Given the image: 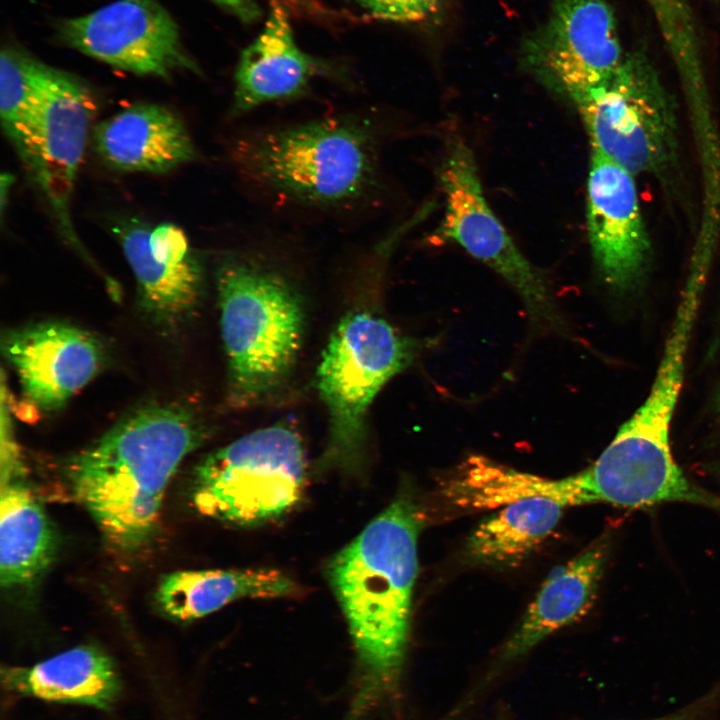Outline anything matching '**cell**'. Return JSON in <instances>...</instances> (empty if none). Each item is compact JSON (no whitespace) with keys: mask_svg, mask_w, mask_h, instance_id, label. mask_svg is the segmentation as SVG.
<instances>
[{"mask_svg":"<svg viewBox=\"0 0 720 720\" xmlns=\"http://www.w3.org/2000/svg\"><path fill=\"white\" fill-rule=\"evenodd\" d=\"M383 135L376 112H342L251 130L233 155L249 188L269 202L346 212L376 200Z\"/></svg>","mask_w":720,"mask_h":720,"instance_id":"obj_1","label":"cell"},{"mask_svg":"<svg viewBox=\"0 0 720 720\" xmlns=\"http://www.w3.org/2000/svg\"><path fill=\"white\" fill-rule=\"evenodd\" d=\"M419 507L399 497L329 562L360 669L354 713L397 681L405 658L418 570Z\"/></svg>","mask_w":720,"mask_h":720,"instance_id":"obj_2","label":"cell"},{"mask_svg":"<svg viewBox=\"0 0 720 720\" xmlns=\"http://www.w3.org/2000/svg\"><path fill=\"white\" fill-rule=\"evenodd\" d=\"M202 440L198 419L185 408L138 410L71 459L74 495L112 544L136 548L156 530L172 476Z\"/></svg>","mask_w":720,"mask_h":720,"instance_id":"obj_3","label":"cell"},{"mask_svg":"<svg viewBox=\"0 0 720 720\" xmlns=\"http://www.w3.org/2000/svg\"><path fill=\"white\" fill-rule=\"evenodd\" d=\"M220 327L233 404L271 396L287 379L304 331L302 305L287 280L260 259L234 256L216 272Z\"/></svg>","mask_w":720,"mask_h":720,"instance_id":"obj_4","label":"cell"},{"mask_svg":"<svg viewBox=\"0 0 720 720\" xmlns=\"http://www.w3.org/2000/svg\"><path fill=\"white\" fill-rule=\"evenodd\" d=\"M423 342L367 311L345 315L329 337L317 388L329 418L325 460L352 467L360 458L368 409L382 387L414 361Z\"/></svg>","mask_w":720,"mask_h":720,"instance_id":"obj_5","label":"cell"},{"mask_svg":"<svg viewBox=\"0 0 720 720\" xmlns=\"http://www.w3.org/2000/svg\"><path fill=\"white\" fill-rule=\"evenodd\" d=\"M307 461L287 424L253 431L209 454L194 472L192 499L203 515L241 526L281 517L302 498Z\"/></svg>","mask_w":720,"mask_h":720,"instance_id":"obj_6","label":"cell"},{"mask_svg":"<svg viewBox=\"0 0 720 720\" xmlns=\"http://www.w3.org/2000/svg\"><path fill=\"white\" fill-rule=\"evenodd\" d=\"M674 409L668 396L648 394L596 461L574 474L585 504L642 508L688 502L720 510V498L691 483L672 456Z\"/></svg>","mask_w":720,"mask_h":720,"instance_id":"obj_7","label":"cell"},{"mask_svg":"<svg viewBox=\"0 0 720 720\" xmlns=\"http://www.w3.org/2000/svg\"><path fill=\"white\" fill-rule=\"evenodd\" d=\"M584 121L592 149L632 175L665 170L676 148L672 100L648 56L627 53L607 81L572 101Z\"/></svg>","mask_w":720,"mask_h":720,"instance_id":"obj_8","label":"cell"},{"mask_svg":"<svg viewBox=\"0 0 720 720\" xmlns=\"http://www.w3.org/2000/svg\"><path fill=\"white\" fill-rule=\"evenodd\" d=\"M439 178L445 212L435 235L457 243L506 280L537 325L559 328L562 319L546 279L519 251L487 204L473 153L461 137L449 138Z\"/></svg>","mask_w":720,"mask_h":720,"instance_id":"obj_9","label":"cell"},{"mask_svg":"<svg viewBox=\"0 0 720 720\" xmlns=\"http://www.w3.org/2000/svg\"><path fill=\"white\" fill-rule=\"evenodd\" d=\"M626 55L606 0H552L546 23L524 47L530 69L571 102L610 79Z\"/></svg>","mask_w":720,"mask_h":720,"instance_id":"obj_10","label":"cell"},{"mask_svg":"<svg viewBox=\"0 0 720 720\" xmlns=\"http://www.w3.org/2000/svg\"><path fill=\"white\" fill-rule=\"evenodd\" d=\"M60 34L80 52L138 75L168 77L196 69L177 24L156 0H116L63 21Z\"/></svg>","mask_w":720,"mask_h":720,"instance_id":"obj_11","label":"cell"},{"mask_svg":"<svg viewBox=\"0 0 720 720\" xmlns=\"http://www.w3.org/2000/svg\"><path fill=\"white\" fill-rule=\"evenodd\" d=\"M89 89L70 74L46 65L40 84L35 160L30 174L39 185L66 239L79 240L70 202L95 114Z\"/></svg>","mask_w":720,"mask_h":720,"instance_id":"obj_12","label":"cell"},{"mask_svg":"<svg viewBox=\"0 0 720 720\" xmlns=\"http://www.w3.org/2000/svg\"><path fill=\"white\" fill-rule=\"evenodd\" d=\"M586 218L593 258L613 288L635 285L646 267L650 242L634 175L592 149Z\"/></svg>","mask_w":720,"mask_h":720,"instance_id":"obj_13","label":"cell"},{"mask_svg":"<svg viewBox=\"0 0 720 720\" xmlns=\"http://www.w3.org/2000/svg\"><path fill=\"white\" fill-rule=\"evenodd\" d=\"M2 349L25 398L43 411L62 407L93 379L103 361L102 347L92 335L57 322L11 331Z\"/></svg>","mask_w":720,"mask_h":720,"instance_id":"obj_14","label":"cell"},{"mask_svg":"<svg viewBox=\"0 0 720 720\" xmlns=\"http://www.w3.org/2000/svg\"><path fill=\"white\" fill-rule=\"evenodd\" d=\"M142 303L160 322L184 318L197 305L202 266L184 231L171 223H131L116 230Z\"/></svg>","mask_w":720,"mask_h":720,"instance_id":"obj_15","label":"cell"},{"mask_svg":"<svg viewBox=\"0 0 720 720\" xmlns=\"http://www.w3.org/2000/svg\"><path fill=\"white\" fill-rule=\"evenodd\" d=\"M335 73L329 63L297 45L286 10L274 1L263 30L240 55L232 114L241 116L262 105L304 96L314 79Z\"/></svg>","mask_w":720,"mask_h":720,"instance_id":"obj_16","label":"cell"},{"mask_svg":"<svg viewBox=\"0 0 720 720\" xmlns=\"http://www.w3.org/2000/svg\"><path fill=\"white\" fill-rule=\"evenodd\" d=\"M93 143L107 165L124 172L166 173L196 155L183 121L154 103L131 105L101 121Z\"/></svg>","mask_w":720,"mask_h":720,"instance_id":"obj_17","label":"cell"},{"mask_svg":"<svg viewBox=\"0 0 720 720\" xmlns=\"http://www.w3.org/2000/svg\"><path fill=\"white\" fill-rule=\"evenodd\" d=\"M608 548L607 539H599L549 575L502 648V662L524 655L552 633L584 616L595 598Z\"/></svg>","mask_w":720,"mask_h":720,"instance_id":"obj_18","label":"cell"},{"mask_svg":"<svg viewBox=\"0 0 720 720\" xmlns=\"http://www.w3.org/2000/svg\"><path fill=\"white\" fill-rule=\"evenodd\" d=\"M296 592L297 585L275 569L183 570L161 578L155 599L169 618L189 622L242 598H277Z\"/></svg>","mask_w":720,"mask_h":720,"instance_id":"obj_19","label":"cell"},{"mask_svg":"<svg viewBox=\"0 0 720 720\" xmlns=\"http://www.w3.org/2000/svg\"><path fill=\"white\" fill-rule=\"evenodd\" d=\"M21 473L1 475L0 582L18 589L33 584L56 553V535Z\"/></svg>","mask_w":720,"mask_h":720,"instance_id":"obj_20","label":"cell"},{"mask_svg":"<svg viewBox=\"0 0 720 720\" xmlns=\"http://www.w3.org/2000/svg\"><path fill=\"white\" fill-rule=\"evenodd\" d=\"M6 688L47 701L107 708L120 680L110 657L91 646H78L30 667L2 669Z\"/></svg>","mask_w":720,"mask_h":720,"instance_id":"obj_21","label":"cell"},{"mask_svg":"<svg viewBox=\"0 0 720 720\" xmlns=\"http://www.w3.org/2000/svg\"><path fill=\"white\" fill-rule=\"evenodd\" d=\"M565 507L546 496L502 506L473 530L466 542L467 558L494 567L519 564L553 532Z\"/></svg>","mask_w":720,"mask_h":720,"instance_id":"obj_22","label":"cell"},{"mask_svg":"<svg viewBox=\"0 0 720 720\" xmlns=\"http://www.w3.org/2000/svg\"><path fill=\"white\" fill-rule=\"evenodd\" d=\"M444 492L466 508H495L533 496L550 497L566 506L584 504L574 475L544 478L479 455L468 457L452 472Z\"/></svg>","mask_w":720,"mask_h":720,"instance_id":"obj_23","label":"cell"},{"mask_svg":"<svg viewBox=\"0 0 720 720\" xmlns=\"http://www.w3.org/2000/svg\"><path fill=\"white\" fill-rule=\"evenodd\" d=\"M46 64L22 50L5 47L0 56L2 129L31 172L37 145L40 84Z\"/></svg>","mask_w":720,"mask_h":720,"instance_id":"obj_24","label":"cell"},{"mask_svg":"<svg viewBox=\"0 0 720 720\" xmlns=\"http://www.w3.org/2000/svg\"><path fill=\"white\" fill-rule=\"evenodd\" d=\"M691 101L707 97L700 34L690 0H643Z\"/></svg>","mask_w":720,"mask_h":720,"instance_id":"obj_25","label":"cell"},{"mask_svg":"<svg viewBox=\"0 0 720 720\" xmlns=\"http://www.w3.org/2000/svg\"><path fill=\"white\" fill-rule=\"evenodd\" d=\"M444 0H373L370 12L394 22H416L435 13Z\"/></svg>","mask_w":720,"mask_h":720,"instance_id":"obj_26","label":"cell"},{"mask_svg":"<svg viewBox=\"0 0 720 720\" xmlns=\"http://www.w3.org/2000/svg\"><path fill=\"white\" fill-rule=\"evenodd\" d=\"M720 698V687L680 711L650 720H702Z\"/></svg>","mask_w":720,"mask_h":720,"instance_id":"obj_27","label":"cell"},{"mask_svg":"<svg viewBox=\"0 0 720 720\" xmlns=\"http://www.w3.org/2000/svg\"><path fill=\"white\" fill-rule=\"evenodd\" d=\"M245 22H252L260 17V8L254 0H213Z\"/></svg>","mask_w":720,"mask_h":720,"instance_id":"obj_28","label":"cell"},{"mask_svg":"<svg viewBox=\"0 0 720 720\" xmlns=\"http://www.w3.org/2000/svg\"><path fill=\"white\" fill-rule=\"evenodd\" d=\"M15 177L10 172H2L0 176V208L1 216L3 218L4 211L8 204V198L11 191V187L14 184Z\"/></svg>","mask_w":720,"mask_h":720,"instance_id":"obj_29","label":"cell"},{"mask_svg":"<svg viewBox=\"0 0 720 720\" xmlns=\"http://www.w3.org/2000/svg\"><path fill=\"white\" fill-rule=\"evenodd\" d=\"M289 6L301 11H316L318 7L311 0H282Z\"/></svg>","mask_w":720,"mask_h":720,"instance_id":"obj_30","label":"cell"},{"mask_svg":"<svg viewBox=\"0 0 720 720\" xmlns=\"http://www.w3.org/2000/svg\"><path fill=\"white\" fill-rule=\"evenodd\" d=\"M358 1L362 6L366 7L368 10H370L373 0H356Z\"/></svg>","mask_w":720,"mask_h":720,"instance_id":"obj_31","label":"cell"},{"mask_svg":"<svg viewBox=\"0 0 720 720\" xmlns=\"http://www.w3.org/2000/svg\"><path fill=\"white\" fill-rule=\"evenodd\" d=\"M715 407H716V410H717V412H718V415L720 416V390H719V392H718V394H717V396H716Z\"/></svg>","mask_w":720,"mask_h":720,"instance_id":"obj_32","label":"cell"},{"mask_svg":"<svg viewBox=\"0 0 720 720\" xmlns=\"http://www.w3.org/2000/svg\"><path fill=\"white\" fill-rule=\"evenodd\" d=\"M714 1H716L720 5V0H714Z\"/></svg>","mask_w":720,"mask_h":720,"instance_id":"obj_33","label":"cell"}]
</instances>
